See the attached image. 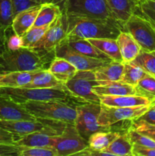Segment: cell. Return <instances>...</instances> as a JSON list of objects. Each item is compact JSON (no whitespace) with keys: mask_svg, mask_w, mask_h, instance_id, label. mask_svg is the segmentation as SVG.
Returning <instances> with one entry per match:
<instances>
[{"mask_svg":"<svg viewBox=\"0 0 155 156\" xmlns=\"http://www.w3.org/2000/svg\"><path fill=\"white\" fill-rule=\"evenodd\" d=\"M63 13V12H62ZM64 14L66 41L78 39H116L122 27L119 23L106 19Z\"/></svg>","mask_w":155,"mask_h":156,"instance_id":"obj_1","label":"cell"},{"mask_svg":"<svg viewBox=\"0 0 155 156\" xmlns=\"http://www.w3.org/2000/svg\"><path fill=\"white\" fill-rule=\"evenodd\" d=\"M55 57V50L36 51L26 47L15 50L5 49L0 54V73L47 70Z\"/></svg>","mask_w":155,"mask_h":156,"instance_id":"obj_2","label":"cell"},{"mask_svg":"<svg viewBox=\"0 0 155 156\" xmlns=\"http://www.w3.org/2000/svg\"><path fill=\"white\" fill-rule=\"evenodd\" d=\"M25 109L36 118L48 119L64 123H74L76 106L59 100L27 101L22 104Z\"/></svg>","mask_w":155,"mask_h":156,"instance_id":"obj_3","label":"cell"},{"mask_svg":"<svg viewBox=\"0 0 155 156\" xmlns=\"http://www.w3.org/2000/svg\"><path fill=\"white\" fill-rule=\"evenodd\" d=\"M69 92L63 88H29L24 87H0V96L11 99L18 104L36 101L59 100L67 101Z\"/></svg>","mask_w":155,"mask_h":156,"instance_id":"obj_4","label":"cell"},{"mask_svg":"<svg viewBox=\"0 0 155 156\" xmlns=\"http://www.w3.org/2000/svg\"><path fill=\"white\" fill-rule=\"evenodd\" d=\"M66 123L48 119L36 118L33 120H2L0 127L18 137L34 132H43L50 136L60 135Z\"/></svg>","mask_w":155,"mask_h":156,"instance_id":"obj_5","label":"cell"},{"mask_svg":"<svg viewBox=\"0 0 155 156\" xmlns=\"http://www.w3.org/2000/svg\"><path fill=\"white\" fill-rule=\"evenodd\" d=\"M101 105L96 103L84 102L76 106V117L74 126L80 135L88 141L89 137L97 132L110 131V126H100L98 123Z\"/></svg>","mask_w":155,"mask_h":156,"instance_id":"obj_6","label":"cell"},{"mask_svg":"<svg viewBox=\"0 0 155 156\" xmlns=\"http://www.w3.org/2000/svg\"><path fill=\"white\" fill-rule=\"evenodd\" d=\"M70 95L78 100L89 103L100 104L97 94L93 91V87L98 85L94 71H78L72 78L63 84Z\"/></svg>","mask_w":155,"mask_h":156,"instance_id":"obj_7","label":"cell"},{"mask_svg":"<svg viewBox=\"0 0 155 156\" xmlns=\"http://www.w3.org/2000/svg\"><path fill=\"white\" fill-rule=\"evenodd\" d=\"M138 43L141 50L155 51V29L142 15L135 13L130 16L123 26Z\"/></svg>","mask_w":155,"mask_h":156,"instance_id":"obj_8","label":"cell"},{"mask_svg":"<svg viewBox=\"0 0 155 156\" xmlns=\"http://www.w3.org/2000/svg\"><path fill=\"white\" fill-rule=\"evenodd\" d=\"M62 12L70 15L106 19L119 23L104 0H68Z\"/></svg>","mask_w":155,"mask_h":156,"instance_id":"obj_9","label":"cell"},{"mask_svg":"<svg viewBox=\"0 0 155 156\" xmlns=\"http://www.w3.org/2000/svg\"><path fill=\"white\" fill-rule=\"evenodd\" d=\"M53 147L58 156L74 155L88 146V141L80 135L74 123H66L60 135L55 136Z\"/></svg>","mask_w":155,"mask_h":156,"instance_id":"obj_10","label":"cell"},{"mask_svg":"<svg viewBox=\"0 0 155 156\" xmlns=\"http://www.w3.org/2000/svg\"><path fill=\"white\" fill-rule=\"evenodd\" d=\"M55 53L56 56L63 58L72 64L77 69L78 71H94L97 69L107 65L111 62L109 60H104L84 56L73 50L64 40L56 46Z\"/></svg>","mask_w":155,"mask_h":156,"instance_id":"obj_11","label":"cell"},{"mask_svg":"<svg viewBox=\"0 0 155 156\" xmlns=\"http://www.w3.org/2000/svg\"><path fill=\"white\" fill-rule=\"evenodd\" d=\"M150 108V105L119 108L101 105V109L98 117V123L100 126H109L122 120H136L147 112Z\"/></svg>","mask_w":155,"mask_h":156,"instance_id":"obj_12","label":"cell"},{"mask_svg":"<svg viewBox=\"0 0 155 156\" xmlns=\"http://www.w3.org/2000/svg\"><path fill=\"white\" fill-rule=\"evenodd\" d=\"M66 37L64 14L61 13L50 24L48 30L40 39L32 50L36 51L54 50L56 47Z\"/></svg>","mask_w":155,"mask_h":156,"instance_id":"obj_13","label":"cell"},{"mask_svg":"<svg viewBox=\"0 0 155 156\" xmlns=\"http://www.w3.org/2000/svg\"><path fill=\"white\" fill-rule=\"evenodd\" d=\"M36 119L21 104L0 96V120H33Z\"/></svg>","mask_w":155,"mask_h":156,"instance_id":"obj_14","label":"cell"},{"mask_svg":"<svg viewBox=\"0 0 155 156\" xmlns=\"http://www.w3.org/2000/svg\"><path fill=\"white\" fill-rule=\"evenodd\" d=\"M99 98L101 105L110 107H119V108H129V107L142 106V105L151 106L152 102L150 99L138 94L118 96L100 95Z\"/></svg>","mask_w":155,"mask_h":156,"instance_id":"obj_15","label":"cell"},{"mask_svg":"<svg viewBox=\"0 0 155 156\" xmlns=\"http://www.w3.org/2000/svg\"><path fill=\"white\" fill-rule=\"evenodd\" d=\"M41 5L33 6L17 14L13 18L12 29L14 33L23 37L32 27L35 22Z\"/></svg>","mask_w":155,"mask_h":156,"instance_id":"obj_16","label":"cell"},{"mask_svg":"<svg viewBox=\"0 0 155 156\" xmlns=\"http://www.w3.org/2000/svg\"><path fill=\"white\" fill-rule=\"evenodd\" d=\"M92 90L98 96H118L136 94L135 86L128 85V84L124 83L121 81L100 82H98V85L93 87Z\"/></svg>","mask_w":155,"mask_h":156,"instance_id":"obj_17","label":"cell"},{"mask_svg":"<svg viewBox=\"0 0 155 156\" xmlns=\"http://www.w3.org/2000/svg\"><path fill=\"white\" fill-rule=\"evenodd\" d=\"M115 19L124 26L128 19L133 15L138 8L134 0H104Z\"/></svg>","mask_w":155,"mask_h":156,"instance_id":"obj_18","label":"cell"},{"mask_svg":"<svg viewBox=\"0 0 155 156\" xmlns=\"http://www.w3.org/2000/svg\"><path fill=\"white\" fill-rule=\"evenodd\" d=\"M123 62H130L141 51V47L132 35L125 30H122L116 38Z\"/></svg>","mask_w":155,"mask_h":156,"instance_id":"obj_19","label":"cell"},{"mask_svg":"<svg viewBox=\"0 0 155 156\" xmlns=\"http://www.w3.org/2000/svg\"><path fill=\"white\" fill-rule=\"evenodd\" d=\"M43 70L34 71H15L2 73L0 76V87H24L30 83L36 73Z\"/></svg>","mask_w":155,"mask_h":156,"instance_id":"obj_20","label":"cell"},{"mask_svg":"<svg viewBox=\"0 0 155 156\" xmlns=\"http://www.w3.org/2000/svg\"><path fill=\"white\" fill-rule=\"evenodd\" d=\"M55 136H50L43 132H34L15 140V145L23 147H53Z\"/></svg>","mask_w":155,"mask_h":156,"instance_id":"obj_21","label":"cell"},{"mask_svg":"<svg viewBox=\"0 0 155 156\" xmlns=\"http://www.w3.org/2000/svg\"><path fill=\"white\" fill-rule=\"evenodd\" d=\"M124 69V62L111 61L107 65L94 70L95 78L98 82H113L122 79Z\"/></svg>","mask_w":155,"mask_h":156,"instance_id":"obj_22","label":"cell"},{"mask_svg":"<svg viewBox=\"0 0 155 156\" xmlns=\"http://www.w3.org/2000/svg\"><path fill=\"white\" fill-rule=\"evenodd\" d=\"M48 70L63 84L72 78L78 72L77 69L68 61L57 56L52 61Z\"/></svg>","mask_w":155,"mask_h":156,"instance_id":"obj_23","label":"cell"},{"mask_svg":"<svg viewBox=\"0 0 155 156\" xmlns=\"http://www.w3.org/2000/svg\"><path fill=\"white\" fill-rule=\"evenodd\" d=\"M98 50L109 56L112 61L123 62L116 39L112 38H99V39H88Z\"/></svg>","mask_w":155,"mask_h":156,"instance_id":"obj_24","label":"cell"},{"mask_svg":"<svg viewBox=\"0 0 155 156\" xmlns=\"http://www.w3.org/2000/svg\"><path fill=\"white\" fill-rule=\"evenodd\" d=\"M13 18L14 12L11 0H0V39L5 44L7 40V32L12 27Z\"/></svg>","mask_w":155,"mask_h":156,"instance_id":"obj_25","label":"cell"},{"mask_svg":"<svg viewBox=\"0 0 155 156\" xmlns=\"http://www.w3.org/2000/svg\"><path fill=\"white\" fill-rule=\"evenodd\" d=\"M64 41L68 43V45L74 50L75 51L84 55V56H90V57L97 58V59H104V60L112 61L109 56H106L105 53L100 51V50L94 47L92 44L89 42L88 40L85 39H78L73 41Z\"/></svg>","mask_w":155,"mask_h":156,"instance_id":"obj_26","label":"cell"},{"mask_svg":"<svg viewBox=\"0 0 155 156\" xmlns=\"http://www.w3.org/2000/svg\"><path fill=\"white\" fill-rule=\"evenodd\" d=\"M24 88H63L62 82L58 80L48 69L43 70L36 73L31 82L24 85Z\"/></svg>","mask_w":155,"mask_h":156,"instance_id":"obj_27","label":"cell"},{"mask_svg":"<svg viewBox=\"0 0 155 156\" xmlns=\"http://www.w3.org/2000/svg\"><path fill=\"white\" fill-rule=\"evenodd\" d=\"M103 150L109 155L132 156V143L127 133L121 134Z\"/></svg>","mask_w":155,"mask_h":156,"instance_id":"obj_28","label":"cell"},{"mask_svg":"<svg viewBox=\"0 0 155 156\" xmlns=\"http://www.w3.org/2000/svg\"><path fill=\"white\" fill-rule=\"evenodd\" d=\"M61 13L62 10L57 5L53 2L42 4L33 27L52 24Z\"/></svg>","mask_w":155,"mask_h":156,"instance_id":"obj_29","label":"cell"},{"mask_svg":"<svg viewBox=\"0 0 155 156\" xmlns=\"http://www.w3.org/2000/svg\"><path fill=\"white\" fill-rule=\"evenodd\" d=\"M120 135L113 131L94 133L88 139V146L95 150H103Z\"/></svg>","mask_w":155,"mask_h":156,"instance_id":"obj_30","label":"cell"},{"mask_svg":"<svg viewBox=\"0 0 155 156\" xmlns=\"http://www.w3.org/2000/svg\"><path fill=\"white\" fill-rule=\"evenodd\" d=\"M130 62L155 77V51H146L141 49L138 56Z\"/></svg>","mask_w":155,"mask_h":156,"instance_id":"obj_31","label":"cell"},{"mask_svg":"<svg viewBox=\"0 0 155 156\" xmlns=\"http://www.w3.org/2000/svg\"><path fill=\"white\" fill-rule=\"evenodd\" d=\"M147 74L146 72L138 66L134 65L131 62H124L122 77L120 81L128 85L135 86L138 82Z\"/></svg>","mask_w":155,"mask_h":156,"instance_id":"obj_32","label":"cell"},{"mask_svg":"<svg viewBox=\"0 0 155 156\" xmlns=\"http://www.w3.org/2000/svg\"><path fill=\"white\" fill-rule=\"evenodd\" d=\"M136 94L155 101V77L147 74L135 86Z\"/></svg>","mask_w":155,"mask_h":156,"instance_id":"obj_33","label":"cell"},{"mask_svg":"<svg viewBox=\"0 0 155 156\" xmlns=\"http://www.w3.org/2000/svg\"><path fill=\"white\" fill-rule=\"evenodd\" d=\"M50 24H46V25L38 26V27H32L24 36L21 37L22 47L33 49L35 44L40 41V39L43 36L45 32L48 30Z\"/></svg>","mask_w":155,"mask_h":156,"instance_id":"obj_34","label":"cell"},{"mask_svg":"<svg viewBox=\"0 0 155 156\" xmlns=\"http://www.w3.org/2000/svg\"><path fill=\"white\" fill-rule=\"evenodd\" d=\"M135 12L142 15L155 29V0H144L138 5Z\"/></svg>","mask_w":155,"mask_h":156,"instance_id":"obj_35","label":"cell"},{"mask_svg":"<svg viewBox=\"0 0 155 156\" xmlns=\"http://www.w3.org/2000/svg\"><path fill=\"white\" fill-rule=\"evenodd\" d=\"M127 134L132 144H137L139 145V146L155 149L154 140L149 138L147 136L143 135V134L137 132L135 129L132 128V126L129 129V131L127 132Z\"/></svg>","mask_w":155,"mask_h":156,"instance_id":"obj_36","label":"cell"},{"mask_svg":"<svg viewBox=\"0 0 155 156\" xmlns=\"http://www.w3.org/2000/svg\"><path fill=\"white\" fill-rule=\"evenodd\" d=\"M20 156H58V153L53 147H23Z\"/></svg>","mask_w":155,"mask_h":156,"instance_id":"obj_37","label":"cell"},{"mask_svg":"<svg viewBox=\"0 0 155 156\" xmlns=\"http://www.w3.org/2000/svg\"><path fill=\"white\" fill-rule=\"evenodd\" d=\"M132 128L137 132L148 136L155 141V125L150 124L141 120H134Z\"/></svg>","mask_w":155,"mask_h":156,"instance_id":"obj_38","label":"cell"},{"mask_svg":"<svg viewBox=\"0 0 155 156\" xmlns=\"http://www.w3.org/2000/svg\"><path fill=\"white\" fill-rule=\"evenodd\" d=\"M11 2L13 7L14 17L22 11L40 5L36 0H11Z\"/></svg>","mask_w":155,"mask_h":156,"instance_id":"obj_39","label":"cell"},{"mask_svg":"<svg viewBox=\"0 0 155 156\" xmlns=\"http://www.w3.org/2000/svg\"><path fill=\"white\" fill-rule=\"evenodd\" d=\"M22 149L17 145L0 144V156H20Z\"/></svg>","mask_w":155,"mask_h":156,"instance_id":"obj_40","label":"cell"},{"mask_svg":"<svg viewBox=\"0 0 155 156\" xmlns=\"http://www.w3.org/2000/svg\"><path fill=\"white\" fill-rule=\"evenodd\" d=\"M6 49L10 50H15L22 47V38L15 33L7 37L5 43Z\"/></svg>","mask_w":155,"mask_h":156,"instance_id":"obj_41","label":"cell"},{"mask_svg":"<svg viewBox=\"0 0 155 156\" xmlns=\"http://www.w3.org/2000/svg\"><path fill=\"white\" fill-rule=\"evenodd\" d=\"M132 155L155 156V149L145 147L137 144H132Z\"/></svg>","mask_w":155,"mask_h":156,"instance_id":"obj_42","label":"cell"},{"mask_svg":"<svg viewBox=\"0 0 155 156\" xmlns=\"http://www.w3.org/2000/svg\"><path fill=\"white\" fill-rule=\"evenodd\" d=\"M0 144L15 145V137L12 133L0 127Z\"/></svg>","mask_w":155,"mask_h":156,"instance_id":"obj_43","label":"cell"},{"mask_svg":"<svg viewBox=\"0 0 155 156\" xmlns=\"http://www.w3.org/2000/svg\"><path fill=\"white\" fill-rule=\"evenodd\" d=\"M137 120H141L150 124L155 125V108H150L147 112L137 118Z\"/></svg>","mask_w":155,"mask_h":156,"instance_id":"obj_44","label":"cell"},{"mask_svg":"<svg viewBox=\"0 0 155 156\" xmlns=\"http://www.w3.org/2000/svg\"><path fill=\"white\" fill-rule=\"evenodd\" d=\"M68 0H52V2L53 4H56L60 8V9L62 10V12H63L64 9H65V3Z\"/></svg>","mask_w":155,"mask_h":156,"instance_id":"obj_45","label":"cell"},{"mask_svg":"<svg viewBox=\"0 0 155 156\" xmlns=\"http://www.w3.org/2000/svg\"><path fill=\"white\" fill-rule=\"evenodd\" d=\"M5 49H6L5 44H3L2 41L1 39H0V54H1V53H2L5 50Z\"/></svg>","mask_w":155,"mask_h":156,"instance_id":"obj_46","label":"cell"},{"mask_svg":"<svg viewBox=\"0 0 155 156\" xmlns=\"http://www.w3.org/2000/svg\"><path fill=\"white\" fill-rule=\"evenodd\" d=\"M36 1L37 2L38 4H40V5L45 4V3L52 2V0H36Z\"/></svg>","mask_w":155,"mask_h":156,"instance_id":"obj_47","label":"cell"},{"mask_svg":"<svg viewBox=\"0 0 155 156\" xmlns=\"http://www.w3.org/2000/svg\"><path fill=\"white\" fill-rule=\"evenodd\" d=\"M134 1H135V2H136V4L138 5H139L140 3L142 2H143V1H144V0H134Z\"/></svg>","mask_w":155,"mask_h":156,"instance_id":"obj_48","label":"cell"},{"mask_svg":"<svg viewBox=\"0 0 155 156\" xmlns=\"http://www.w3.org/2000/svg\"><path fill=\"white\" fill-rule=\"evenodd\" d=\"M151 108H155V101H153L151 102Z\"/></svg>","mask_w":155,"mask_h":156,"instance_id":"obj_49","label":"cell"},{"mask_svg":"<svg viewBox=\"0 0 155 156\" xmlns=\"http://www.w3.org/2000/svg\"><path fill=\"white\" fill-rule=\"evenodd\" d=\"M1 75H2V73H0V76H1Z\"/></svg>","mask_w":155,"mask_h":156,"instance_id":"obj_50","label":"cell"}]
</instances>
